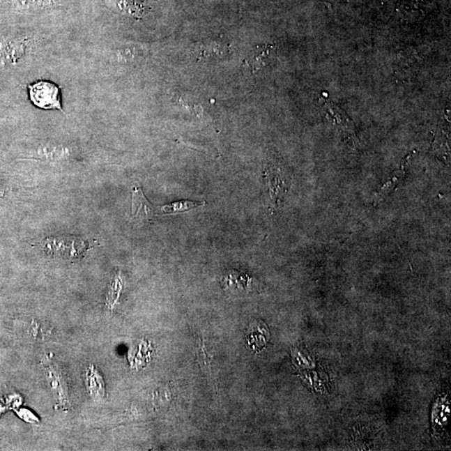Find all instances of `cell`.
Instances as JSON below:
<instances>
[{
    "mask_svg": "<svg viewBox=\"0 0 451 451\" xmlns=\"http://www.w3.org/2000/svg\"><path fill=\"white\" fill-rule=\"evenodd\" d=\"M29 99L37 107L44 109L63 111L61 90L56 84L39 81L29 86Z\"/></svg>",
    "mask_w": 451,
    "mask_h": 451,
    "instance_id": "6da1fadb",
    "label": "cell"
},
{
    "mask_svg": "<svg viewBox=\"0 0 451 451\" xmlns=\"http://www.w3.org/2000/svg\"><path fill=\"white\" fill-rule=\"evenodd\" d=\"M132 213L137 220L151 221L155 216H158V206L151 205L147 201L141 188H135L132 193Z\"/></svg>",
    "mask_w": 451,
    "mask_h": 451,
    "instance_id": "7a4b0ae2",
    "label": "cell"
},
{
    "mask_svg": "<svg viewBox=\"0 0 451 451\" xmlns=\"http://www.w3.org/2000/svg\"><path fill=\"white\" fill-rule=\"evenodd\" d=\"M276 56V45L266 44L257 46L246 63L250 67L252 72H259V70L267 68Z\"/></svg>",
    "mask_w": 451,
    "mask_h": 451,
    "instance_id": "3957f363",
    "label": "cell"
},
{
    "mask_svg": "<svg viewBox=\"0 0 451 451\" xmlns=\"http://www.w3.org/2000/svg\"><path fill=\"white\" fill-rule=\"evenodd\" d=\"M3 44L0 45V56L3 57L0 61L4 63L18 61L26 48L24 41H10Z\"/></svg>",
    "mask_w": 451,
    "mask_h": 451,
    "instance_id": "277c9868",
    "label": "cell"
},
{
    "mask_svg": "<svg viewBox=\"0 0 451 451\" xmlns=\"http://www.w3.org/2000/svg\"><path fill=\"white\" fill-rule=\"evenodd\" d=\"M225 44L219 41H211L208 43L198 45L196 56L198 59L223 56L229 52Z\"/></svg>",
    "mask_w": 451,
    "mask_h": 451,
    "instance_id": "5b68a950",
    "label": "cell"
},
{
    "mask_svg": "<svg viewBox=\"0 0 451 451\" xmlns=\"http://www.w3.org/2000/svg\"><path fill=\"white\" fill-rule=\"evenodd\" d=\"M206 201H179L174 202V204L158 206L159 215H169L181 212H187V211L199 208V206H204Z\"/></svg>",
    "mask_w": 451,
    "mask_h": 451,
    "instance_id": "8992f818",
    "label": "cell"
},
{
    "mask_svg": "<svg viewBox=\"0 0 451 451\" xmlns=\"http://www.w3.org/2000/svg\"><path fill=\"white\" fill-rule=\"evenodd\" d=\"M399 172V174H396L395 175V178H392V180H390L389 183L385 185V187H383L381 191L379 192L376 197V199H375V201H376V204H379V202H381L383 199H385V198L388 195H389L392 190L395 189V185H397L400 179L403 178L404 172L402 171V174H400V171Z\"/></svg>",
    "mask_w": 451,
    "mask_h": 451,
    "instance_id": "52a82bcc",
    "label": "cell"
}]
</instances>
